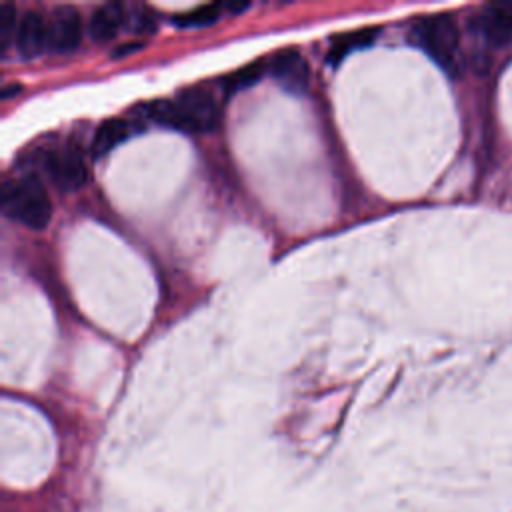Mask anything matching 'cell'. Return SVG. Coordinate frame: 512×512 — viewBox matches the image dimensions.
<instances>
[{"label":"cell","mask_w":512,"mask_h":512,"mask_svg":"<svg viewBox=\"0 0 512 512\" xmlns=\"http://www.w3.org/2000/svg\"><path fill=\"white\" fill-rule=\"evenodd\" d=\"M174 102L180 106V110L188 118L194 132L212 130L220 120L216 100L212 98L210 92H206L198 86H190V88L180 90L174 96Z\"/></svg>","instance_id":"obj_5"},{"label":"cell","mask_w":512,"mask_h":512,"mask_svg":"<svg viewBox=\"0 0 512 512\" xmlns=\"http://www.w3.org/2000/svg\"><path fill=\"white\" fill-rule=\"evenodd\" d=\"M18 90H20V88H18L16 84H12V86H8V88L2 90V96H4V98H10V94H12V92H18Z\"/></svg>","instance_id":"obj_18"},{"label":"cell","mask_w":512,"mask_h":512,"mask_svg":"<svg viewBox=\"0 0 512 512\" xmlns=\"http://www.w3.org/2000/svg\"><path fill=\"white\" fill-rule=\"evenodd\" d=\"M124 22V8L116 2L98 6L88 20V34L94 42L104 44L112 40Z\"/></svg>","instance_id":"obj_9"},{"label":"cell","mask_w":512,"mask_h":512,"mask_svg":"<svg viewBox=\"0 0 512 512\" xmlns=\"http://www.w3.org/2000/svg\"><path fill=\"white\" fill-rule=\"evenodd\" d=\"M14 40L22 58H36L44 48H48L46 18L36 10L24 12L18 22Z\"/></svg>","instance_id":"obj_7"},{"label":"cell","mask_w":512,"mask_h":512,"mask_svg":"<svg viewBox=\"0 0 512 512\" xmlns=\"http://www.w3.org/2000/svg\"><path fill=\"white\" fill-rule=\"evenodd\" d=\"M154 28H156V20H154V16L144 8L140 14H136V24H134V30L138 32V34H142V32H146V34H152L154 32Z\"/></svg>","instance_id":"obj_15"},{"label":"cell","mask_w":512,"mask_h":512,"mask_svg":"<svg viewBox=\"0 0 512 512\" xmlns=\"http://www.w3.org/2000/svg\"><path fill=\"white\" fill-rule=\"evenodd\" d=\"M16 10L14 4L4 2L0 6V50L6 52L12 38H16Z\"/></svg>","instance_id":"obj_14"},{"label":"cell","mask_w":512,"mask_h":512,"mask_svg":"<svg viewBox=\"0 0 512 512\" xmlns=\"http://www.w3.org/2000/svg\"><path fill=\"white\" fill-rule=\"evenodd\" d=\"M44 168H46L50 180L62 192L78 190L86 182V176H88V166H86L84 154L74 144H68V146L48 152V156L44 160Z\"/></svg>","instance_id":"obj_3"},{"label":"cell","mask_w":512,"mask_h":512,"mask_svg":"<svg viewBox=\"0 0 512 512\" xmlns=\"http://www.w3.org/2000/svg\"><path fill=\"white\" fill-rule=\"evenodd\" d=\"M270 72L276 78V82L288 92L302 94L308 88L310 66L304 60V56L294 48L276 52L270 62Z\"/></svg>","instance_id":"obj_6"},{"label":"cell","mask_w":512,"mask_h":512,"mask_svg":"<svg viewBox=\"0 0 512 512\" xmlns=\"http://www.w3.org/2000/svg\"><path fill=\"white\" fill-rule=\"evenodd\" d=\"M222 8H224L222 4H204V6H198L194 10L176 14L172 18V22L180 28H202V26L214 24L220 18Z\"/></svg>","instance_id":"obj_12"},{"label":"cell","mask_w":512,"mask_h":512,"mask_svg":"<svg viewBox=\"0 0 512 512\" xmlns=\"http://www.w3.org/2000/svg\"><path fill=\"white\" fill-rule=\"evenodd\" d=\"M126 136H130V124L126 120H122V118H108V120L100 122L96 132H94V136H92V144H90L92 156L94 158L106 156Z\"/></svg>","instance_id":"obj_10"},{"label":"cell","mask_w":512,"mask_h":512,"mask_svg":"<svg viewBox=\"0 0 512 512\" xmlns=\"http://www.w3.org/2000/svg\"><path fill=\"white\" fill-rule=\"evenodd\" d=\"M484 38L494 48L512 44V4H490L478 16Z\"/></svg>","instance_id":"obj_8"},{"label":"cell","mask_w":512,"mask_h":512,"mask_svg":"<svg viewBox=\"0 0 512 512\" xmlns=\"http://www.w3.org/2000/svg\"><path fill=\"white\" fill-rule=\"evenodd\" d=\"M410 40L422 48L448 74H458L462 68L460 30L450 14L420 18L410 28Z\"/></svg>","instance_id":"obj_1"},{"label":"cell","mask_w":512,"mask_h":512,"mask_svg":"<svg viewBox=\"0 0 512 512\" xmlns=\"http://www.w3.org/2000/svg\"><path fill=\"white\" fill-rule=\"evenodd\" d=\"M140 48H142V42H126V44H120V46L112 52V58H120V56H126V54L138 52Z\"/></svg>","instance_id":"obj_16"},{"label":"cell","mask_w":512,"mask_h":512,"mask_svg":"<svg viewBox=\"0 0 512 512\" xmlns=\"http://www.w3.org/2000/svg\"><path fill=\"white\" fill-rule=\"evenodd\" d=\"M48 50L54 54H70L82 40V18L72 6H58L46 18Z\"/></svg>","instance_id":"obj_4"},{"label":"cell","mask_w":512,"mask_h":512,"mask_svg":"<svg viewBox=\"0 0 512 512\" xmlns=\"http://www.w3.org/2000/svg\"><path fill=\"white\" fill-rule=\"evenodd\" d=\"M226 8H228L230 12H234V14H238V12L246 10V8H248V4H240V2H236V4H228Z\"/></svg>","instance_id":"obj_17"},{"label":"cell","mask_w":512,"mask_h":512,"mask_svg":"<svg viewBox=\"0 0 512 512\" xmlns=\"http://www.w3.org/2000/svg\"><path fill=\"white\" fill-rule=\"evenodd\" d=\"M2 208L20 224L42 230L52 218V204L48 192L38 176L28 174L22 178L8 180L2 188Z\"/></svg>","instance_id":"obj_2"},{"label":"cell","mask_w":512,"mask_h":512,"mask_svg":"<svg viewBox=\"0 0 512 512\" xmlns=\"http://www.w3.org/2000/svg\"><path fill=\"white\" fill-rule=\"evenodd\" d=\"M264 74V64L262 60H256V62H250L248 66L228 74L224 80H222V86H226L228 92H238L242 88H248L252 84H256Z\"/></svg>","instance_id":"obj_13"},{"label":"cell","mask_w":512,"mask_h":512,"mask_svg":"<svg viewBox=\"0 0 512 512\" xmlns=\"http://www.w3.org/2000/svg\"><path fill=\"white\" fill-rule=\"evenodd\" d=\"M376 34H378L376 28H362V30H354V32H348V34H342V36L334 38L332 46H330V52H328V62L338 64L352 50L368 46L376 38Z\"/></svg>","instance_id":"obj_11"}]
</instances>
